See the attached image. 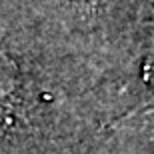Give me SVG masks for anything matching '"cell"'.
Listing matches in <instances>:
<instances>
[{
    "mask_svg": "<svg viewBox=\"0 0 154 154\" xmlns=\"http://www.w3.org/2000/svg\"><path fill=\"white\" fill-rule=\"evenodd\" d=\"M24 108L22 72L16 58L10 56L6 46L0 42V136L14 130L18 116Z\"/></svg>",
    "mask_w": 154,
    "mask_h": 154,
    "instance_id": "obj_1",
    "label": "cell"
},
{
    "mask_svg": "<svg viewBox=\"0 0 154 154\" xmlns=\"http://www.w3.org/2000/svg\"><path fill=\"white\" fill-rule=\"evenodd\" d=\"M134 118H144V120H150L154 122V92L148 100H144L142 104H138L136 108H132L128 114H124L118 122H128V120H134Z\"/></svg>",
    "mask_w": 154,
    "mask_h": 154,
    "instance_id": "obj_3",
    "label": "cell"
},
{
    "mask_svg": "<svg viewBox=\"0 0 154 154\" xmlns=\"http://www.w3.org/2000/svg\"><path fill=\"white\" fill-rule=\"evenodd\" d=\"M140 18H142V22H144V28H146V34H148V44H150L146 70L154 74V0H144Z\"/></svg>",
    "mask_w": 154,
    "mask_h": 154,
    "instance_id": "obj_2",
    "label": "cell"
}]
</instances>
